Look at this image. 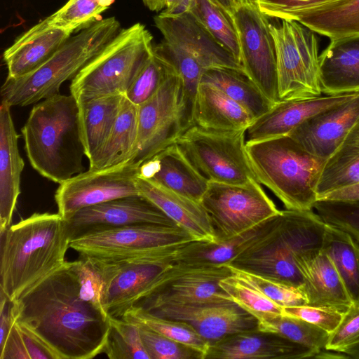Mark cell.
Instances as JSON below:
<instances>
[{
    "label": "cell",
    "mask_w": 359,
    "mask_h": 359,
    "mask_svg": "<svg viewBox=\"0 0 359 359\" xmlns=\"http://www.w3.org/2000/svg\"><path fill=\"white\" fill-rule=\"evenodd\" d=\"M144 310L160 318L185 322L210 343L258 326L254 316L231 299L168 303Z\"/></svg>",
    "instance_id": "e0dca14e"
},
{
    "label": "cell",
    "mask_w": 359,
    "mask_h": 359,
    "mask_svg": "<svg viewBox=\"0 0 359 359\" xmlns=\"http://www.w3.org/2000/svg\"><path fill=\"white\" fill-rule=\"evenodd\" d=\"M200 82L210 83L243 106L254 120L273 105L258 86L243 71L231 68H212L202 75Z\"/></svg>",
    "instance_id": "836d02e7"
},
{
    "label": "cell",
    "mask_w": 359,
    "mask_h": 359,
    "mask_svg": "<svg viewBox=\"0 0 359 359\" xmlns=\"http://www.w3.org/2000/svg\"><path fill=\"white\" fill-rule=\"evenodd\" d=\"M359 341V306L352 304L334 331L330 333L325 349L344 353Z\"/></svg>",
    "instance_id": "c3c4849f"
},
{
    "label": "cell",
    "mask_w": 359,
    "mask_h": 359,
    "mask_svg": "<svg viewBox=\"0 0 359 359\" xmlns=\"http://www.w3.org/2000/svg\"><path fill=\"white\" fill-rule=\"evenodd\" d=\"M231 269L232 273L250 283L282 307L306 305V297L300 288L233 267Z\"/></svg>",
    "instance_id": "ee69618b"
},
{
    "label": "cell",
    "mask_w": 359,
    "mask_h": 359,
    "mask_svg": "<svg viewBox=\"0 0 359 359\" xmlns=\"http://www.w3.org/2000/svg\"><path fill=\"white\" fill-rule=\"evenodd\" d=\"M325 227L312 210H280L273 227L226 264L302 290L303 267L322 250Z\"/></svg>",
    "instance_id": "3957f363"
},
{
    "label": "cell",
    "mask_w": 359,
    "mask_h": 359,
    "mask_svg": "<svg viewBox=\"0 0 359 359\" xmlns=\"http://www.w3.org/2000/svg\"><path fill=\"white\" fill-rule=\"evenodd\" d=\"M192 110L181 77L173 74L151 98L138 106V137L133 161L141 165L175 143L194 126Z\"/></svg>",
    "instance_id": "4fadbf2b"
},
{
    "label": "cell",
    "mask_w": 359,
    "mask_h": 359,
    "mask_svg": "<svg viewBox=\"0 0 359 359\" xmlns=\"http://www.w3.org/2000/svg\"><path fill=\"white\" fill-rule=\"evenodd\" d=\"M163 40L154 48L181 77L192 107L203 74L212 68L243 71L234 57L222 47L191 12L168 15L161 12L154 18ZM193 111V110H192Z\"/></svg>",
    "instance_id": "52a82bcc"
},
{
    "label": "cell",
    "mask_w": 359,
    "mask_h": 359,
    "mask_svg": "<svg viewBox=\"0 0 359 359\" xmlns=\"http://www.w3.org/2000/svg\"><path fill=\"white\" fill-rule=\"evenodd\" d=\"M273 37L280 100L320 97L317 33L294 20L269 22Z\"/></svg>",
    "instance_id": "30bf717a"
},
{
    "label": "cell",
    "mask_w": 359,
    "mask_h": 359,
    "mask_svg": "<svg viewBox=\"0 0 359 359\" xmlns=\"http://www.w3.org/2000/svg\"><path fill=\"white\" fill-rule=\"evenodd\" d=\"M282 315L301 318L331 333L339 324L344 312L330 307L302 305L283 307Z\"/></svg>",
    "instance_id": "f907efd6"
},
{
    "label": "cell",
    "mask_w": 359,
    "mask_h": 359,
    "mask_svg": "<svg viewBox=\"0 0 359 359\" xmlns=\"http://www.w3.org/2000/svg\"><path fill=\"white\" fill-rule=\"evenodd\" d=\"M175 74L177 73L174 67L154 48L152 55L127 90L125 97L138 107L151 98L163 83Z\"/></svg>",
    "instance_id": "60d3db41"
},
{
    "label": "cell",
    "mask_w": 359,
    "mask_h": 359,
    "mask_svg": "<svg viewBox=\"0 0 359 359\" xmlns=\"http://www.w3.org/2000/svg\"><path fill=\"white\" fill-rule=\"evenodd\" d=\"M231 273L226 264L196 266L172 262L156 276L152 294L135 306L146 309L168 303L230 299L219 281Z\"/></svg>",
    "instance_id": "2e32d148"
},
{
    "label": "cell",
    "mask_w": 359,
    "mask_h": 359,
    "mask_svg": "<svg viewBox=\"0 0 359 359\" xmlns=\"http://www.w3.org/2000/svg\"><path fill=\"white\" fill-rule=\"evenodd\" d=\"M244 72L273 104L280 102L274 43L269 18L257 4L238 6L232 13Z\"/></svg>",
    "instance_id": "9a60e30c"
},
{
    "label": "cell",
    "mask_w": 359,
    "mask_h": 359,
    "mask_svg": "<svg viewBox=\"0 0 359 359\" xmlns=\"http://www.w3.org/2000/svg\"><path fill=\"white\" fill-rule=\"evenodd\" d=\"M219 285L231 301L255 318L260 315L282 314L283 307L233 273L221 280Z\"/></svg>",
    "instance_id": "b9f144b4"
},
{
    "label": "cell",
    "mask_w": 359,
    "mask_h": 359,
    "mask_svg": "<svg viewBox=\"0 0 359 359\" xmlns=\"http://www.w3.org/2000/svg\"><path fill=\"white\" fill-rule=\"evenodd\" d=\"M72 32L50 25L43 19L19 36L6 48L3 59L8 78H18L35 70L49 60L71 36Z\"/></svg>",
    "instance_id": "603a6c76"
},
{
    "label": "cell",
    "mask_w": 359,
    "mask_h": 359,
    "mask_svg": "<svg viewBox=\"0 0 359 359\" xmlns=\"http://www.w3.org/2000/svg\"><path fill=\"white\" fill-rule=\"evenodd\" d=\"M122 318L191 346L202 352L205 358L210 342L185 322L160 318L139 306H133L127 311Z\"/></svg>",
    "instance_id": "f35d334b"
},
{
    "label": "cell",
    "mask_w": 359,
    "mask_h": 359,
    "mask_svg": "<svg viewBox=\"0 0 359 359\" xmlns=\"http://www.w3.org/2000/svg\"><path fill=\"white\" fill-rule=\"evenodd\" d=\"M319 61L323 93H359V34L331 39Z\"/></svg>",
    "instance_id": "484cf974"
},
{
    "label": "cell",
    "mask_w": 359,
    "mask_h": 359,
    "mask_svg": "<svg viewBox=\"0 0 359 359\" xmlns=\"http://www.w3.org/2000/svg\"><path fill=\"white\" fill-rule=\"evenodd\" d=\"M121 29L115 17L97 19L83 27L35 70L20 77H7L1 88V102L25 107L60 94L61 85L73 79Z\"/></svg>",
    "instance_id": "5b68a950"
},
{
    "label": "cell",
    "mask_w": 359,
    "mask_h": 359,
    "mask_svg": "<svg viewBox=\"0 0 359 359\" xmlns=\"http://www.w3.org/2000/svg\"><path fill=\"white\" fill-rule=\"evenodd\" d=\"M246 130L219 131L194 125L175 143L209 182L244 184L257 181L246 151Z\"/></svg>",
    "instance_id": "8fae6325"
},
{
    "label": "cell",
    "mask_w": 359,
    "mask_h": 359,
    "mask_svg": "<svg viewBox=\"0 0 359 359\" xmlns=\"http://www.w3.org/2000/svg\"><path fill=\"white\" fill-rule=\"evenodd\" d=\"M138 137V107L126 97L112 130L89 168L102 169L133 161Z\"/></svg>",
    "instance_id": "1f68e13d"
},
{
    "label": "cell",
    "mask_w": 359,
    "mask_h": 359,
    "mask_svg": "<svg viewBox=\"0 0 359 359\" xmlns=\"http://www.w3.org/2000/svg\"><path fill=\"white\" fill-rule=\"evenodd\" d=\"M140 164L133 161L90 169L60 184L55 194L57 213L68 221L80 210L114 199L140 194L137 185Z\"/></svg>",
    "instance_id": "5bb4252c"
},
{
    "label": "cell",
    "mask_w": 359,
    "mask_h": 359,
    "mask_svg": "<svg viewBox=\"0 0 359 359\" xmlns=\"http://www.w3.org/2000/svg\"><path fill=\"white\" fill-rule=\"evenodd\" d=\"M114 0H69L49 15L46 21L52 26L74 32L90 25L114 3Z\"/></svg>",
    "instance_id": "7bdbcfd3"
},
{
    "label": "cell",
    "mask_w": 359,
    "mask_h": 359,
    "mask_svg": "<svg viewBox=\"0 0 359 359\" xmlns=\"http://www.w3.org/2000/svg\"><path fill=\"white\" fill-rule=\"evenodd\" d=\"M302 290L306 305L345 312L353 302L331 258L323 250L306 262Z\"/></svg>",
    "instance_id": "f1b7e54d"
},
{
    "label": "cell",
    "mask_w": 359,
    "mask_h": 359,
    "mask_svg": "<svg viewBox=\"0 0 359 359\" xmlns=\"http://www.w3.org/2000/svg\"><path fill=\"white\" fill-rule=\"evenodd\" d=\"M66 222L71 239L86 231L103 228L138 224L177 226L159 208L141 194L83 208Z\"/></svg>",
    "instance_id": "d6986e66"
},
{
    "label": "cell",
    "mask_w": 359,
    "mask_h": 359,
    "mask_svg": "<svg viewBox=\"0 0 359 359\" xmlns=\"http://www.w3.org/2000/svg\"><path fill=\"white\" fill-rule=\"evenodd\" d=\"M359 182V123L326 161L318 187V200L333 190Z\"/></svg>",
    "instance_id": "d590c367"
},
{
    "label": "cell",
    "mask_w": 359,
    "mask_h": 359,
    "mask_svg": "<svg viewBox=\"0 0 359 359\" xmlns=\"http://www.w3.org/2000/svg\"><path fill=\"white\" fill-rule=\"evenodd\" d=\"M359 123V94L306 120L288 135L311 154L328 160Z\"/></svg>",
    "instance_id": "ffe728a7"
},
{
    "label": "cell",
    "mask_w": 359,
    "mask_h": 359,
    "mask_svg": "<svg viewBox=\"0 0 359 359\" xmlns=\"http://www.w3.org/2000/svg\"><path fill=\"white\" fill-rule=\"evenodd\" d=\"M344 353L348 358L359 359V341L348 348Z\"/></svg>",
    "instance_id": "11a10c76"
},
{
    "label": "cell",
    "mask_w": 359,
    "mask_h": 359,
    "mask_svg": "<svg viewBox=\"0 0 359 359\" xmlns=\"http://www.w3.org/2000/svg\"><path fill=\"white\" fill-rule=\"evenodd\" d=\"M224 6L230 11L232 14L233 11L235 8H236L235 4H233L232 0H219Z\"/></svg>",
    "instance_id": "9f6ffc18"
},
{
    "label": "cell",
    "mask_w": 359,
    "mask_h": 359,
    "mask_svg": "<svg viewBox=\"0 0 359 359\" xmlns=\"http://www.w3.org/2000/svg\"><path fill=\"white\" fill-rule=\"evenodd\" d=\"M313 208L325 223L348 232L359 244V201L318 200Z\"/></svg>",
    "instance_id": "bcb514c9"
},
{
    "label": "cell",
    "mask_w": 359,
    "mask_h": 359,
    "mask_svg": "<svg viewBox=\"0 0 359 359\" xmlns=\"http://www.w3.org/2000/svg\"><path fill=\"white\" fill-rule=\"evenodd\" d=\"M236 7L243 6V5H248V4H257V0H232Z\"/></svg>",
    "instance_id": "6f0895ef"
},
{
    "label": "cell",
    "mask_w": 359,
    "mask_h": 359,
    "mask_svg": "<svg viewBox=\"0 0 359 359\" xmlns=\"http://www.w3.org/2000/svg\"><path fill=\"white\" fill-rule=\"evenodd\" d=\"M11 107H0V235L11 225L20 194V180L25 163L18 149V139L13 121Z\"/></svg>",
    "instance_id": "d4e9b609"
},
{
    "label": "cell",
    "mask_w": 359,
    "mask_h": 359,
    "mask_svg": "<svg viewBox=\"0 0 359 359\" xmlns=\"http://www.w3.org/2000/svg\"><path fill=\"white\" fill-rule=\"evenodd\" d=\"M0 359H52V358L44 348L15 321L5 345L0 348Z\"/></svg>",
    "instance_id": "7dc6e473"
},
{
    "label": "cell",
    "mask_w": 359,
    "mask_h": 359,
    "mask_svg": "<svg viewBox=\"0 0 359 359\" xmlns=\"http://www.w3.org/2000/svg\"><path fill=\"white\" fill-rule=\"evenodd\" d=\"M316 355L313 350L280 334L256 329L210 343L204 359H303Z\"/></svg>",
    "instance_id": "44dd1931"
},
{
    "label": "cell",
    "mask_w": 359,
    "mask_h": 359,
    "mask_svg": "<svg viewBox=\"0 0 359 359\" xmlns=\"http://www.w3.org/2000/svg\"><path fill=\"white\" fill-rule=\"evenodd\" d=\"M13 302L18 325L52 359H91L104 353L109 316L82 296L72 262Z\"/></svg>",
    "instance_id": "6da1fadb"
},
{
    "label": "cell",
    "mask_w": 359,
    "mask_h": 359,
    "mask_svg": "<svg viewBox=\"0 0 359 359\" xmlns=\"http://www.w3.org/2000/svg\"><path fill=\"white\" fill-rule=\"evenodd\" d=\"M319 200L339 201H359V182L328 192Z\"/></svg>",
    "instance_id": "816d5d0a"
},
{
    "label": "cell",
    "mask_w": 359,
    "mask_h": 359,
    "mask_svg": "<svg viewBox=\"0 0 359 359\" xmlns=\"http://www.w3.org/2000/svg\"><path fill=\"white\" fill-rule=\"evenodd\" d=\"M90 259L96 264L102 278L103 309L109 316L114 318H122L127 311L149 297L156 276L174 261L140 259L104 262Z\"/></svg>",
    "instance_id": "ac0fdd59"
},
{
    "label": "cell",
    "mask_w": 359,
    "mask_h": 359,
    "mask_svg": "<svg viewBox=\"0 0 359 359\" xmlns=\"http://www.w3.org/2000/svg\"><path fill=\"white\" fill-rule=\"evenodd\" d=\"M194 0H165L162 13L168 15H180L190 11Z\"/></svg>",
    "instance_id": "f5cc1de1"
},
{
    "label": "cell",
    "mask_w": 359,
    "mask_h": 359,
    "mask_svg": "<svg viewBox=\"0 0 359 359\" xmlns=\"http://www.w3.org/2000/svg\"><path fill=\"white\" fill-rule=\"evenodd\" d=\"M256 318L259 330L280 334L313 350L316 355L325 349L330 333L304 320L282 314L260 315Z\"/></svg>",
    "instance_id": "74e56055"
},
{
    "label": "cell",
    "mask_w": 359,
    "mask_h": 359,
    "mask_svg": "<svg viewBox=\"0 0 359 359\" xmlns=\"http://www.w3.org/2000/svg\"><path fill=\"white\" fill-rule=\"evenodd\" d=\"M124 98V95H112L77 102L81 136L89 162L107 142Z\"/></svg>",
    "instance_id": "4dcf8cb0"
},
{
    "label": "cell",
    "mask_w": 359,
    "mask_h": 359,
    "mask_svg": "<svg viewBox=\"0 0 359 359\" xmlns=\"http://www.w3.org/2000/svg\"><path fill=\"white\" fill-rule=\"evenodd\" d=\"M153 36L136 23L115 38L72 79L70 94L77 102L124 95L153 54Z\"/></svg>",
    "instance_id": "ba28073f"
},
{
    "label": "cell",
    "mask_w": 359,
    "mask_h": 359,
    "mask_svg": "<svg viewBox=\"0 0 359 359\" xmlns=\"http://www.w3.org/2000/svg\"><path fill=\"white\" fill-rule=\"evenodd\" d=\"M196 240L180 226L138 224L95 229L70 241L80 257L104 262L173 259L188 242Z\"/></svg>",
    "instance_id": "9c48e42d"
},
{
    "label": "cell",
    "mask_w": 359,
    "mask_h": 359,
    "mask_svg": "<svg viewBox=\"0 0 359 359\" xmlns=\"http://www.w3.org/2000/svg\"><path fill=\"white\" fill-rule=\"evenodd\" d=\"M137 185L141 195L155 204L177 225L189 231L196 240L214 241L208 215L201 203L139 175Z\"/></svg>",
    "instance_id": "4316f807"
},
{
    "label": "cell",
    "mask_w": 359,
    "mask_h": 359,
    "mask_svg": "<svg viewBox=\"0 0 359 359\" xmlns=\"http://www.w3.org/2000/svg\"><path fill=\"white\" fill-rule=\"evenodd\" d=\"M139 176L199 203L209 183L176 143L142 163Z\"/></svg>",
    "instance_id": "cb8c5ba5"
},
{
    "label": "cell",
    "mask_w": 359,
    "mask_h": 359,
    "mask_svg": "<svg viewBox=\"0 0 359 359\" xmlns=\"http://www.w3.org/2000/svg\"><path fill=\"white\" fill-rule=\"evenodd\" d=\"M358 94L281 100L252 122L245 132V143L288 135L311 116L343 103Z\"/></svg>",
    "instance_id": "7402d4cb"
},
{
    "label": "cell",
    "mask_w": 359,
    "mask_h": 359,
    "mask_svg": "<svg viewBox=\"0 0 359 359\" xmlns=\"http://www.w3.org/2000/svg\"><path fill=\"white\" fill-rule=\"evenodd\" d=\"M322 250L333 261L353 304L359 306V244L348 232L326 223Z\"/></svg>",
    "instance_id": "e575fe53"
},
{
    "label": "cell",
    "mask_w": 359,
    "mask_h": 359,
    "mask_svg": "<svg viewBox=\"0 0 359 359\" xmlns=\"http://www.w3.org/2000/svg\"><path fill=\"white\" fill-rule=\"evenodd\" d=\"M137 325L150 359H204L203 353L198 350L167 337L144 325Z\"/></svg>",
    "instance_id": "f6af8a7d"
},
{
    "label": "cell",
    "mask_w": 359,
    "mask_h": 359,
    "mask_svg": "<svg viewBox=\"0 0 359 359\" xmlns=\"http://www.w3.org/2000/svg\"><path fill=\"white\" fill-rule=\"evenodd\" d=\"M110 328L104 353L110 359H150L140 328L122 318L109 316Z\"/></svg>",
    "instance_id": "ab89813d"
},
{
    "label": "cell",
    "mask_w": 359,
    "mask_h": 359,
    "mask_svg": "<svg viewBox=\"0 0 359 359\" xmlns=\"http://www.w3.org/2000/svg\"><path fill=\"white\" fill-rule=\"evenodd\" d=\"M257 181L287 210H313L327 160L309 153L289 135L246 143Z\"/></svg>",
    "instance_id": "8992f818"
},
{
    "label": "cell",
    "mask_w": 359,
    "mask_h": 359,
    "mask_svg": "<svg viewBox=\"0 0 359 359\" xmlns=\"http://www.w3.org/2000/svg\"><path fill=\"white\" fill-rule=\"evenodd\" d=\"M241 64V48L232 14L219 0H194L190 11Z\"/></svg>",
    "instance_id": "8d00e7d4"
},
{
    "label": "cell",
    "mask_w": 359,
    "mask_h": 359,
    "mask_svg": "<svg viewBox=\"0 0 359 359\" xmlns=\"http://www.w3.org/2000/svg\"><path fill=\"white\" fill-rule=\"evenodd\" d=\"M194 125L207 130L247 129L254 121L250 113L216 86L200 82L194 97Z\"/></svg>",
    "instance_id": "83f0119b"
},
{
    "label": "cell",
    "mask_w": 359,
    "mask_h": 359,
    "mask_svg": "<svg viewBox=\"0 0 359 359\" xmlns=\"http://www.w3.org/2000/svg\"><path fill=\"white\" fill-rule=\"evenodd\" d=\"M21 132L27 157L43 177L60 184L83 172L79 106L71 94L35 104Z\"/></svg>",
    "instance_id": "277c9868"
},
{
    "label": "cell",
    "mask_w": 359,
    "mask_h": 359,
    "mask_svg": "<svg viewBox=\"0 0 359 359\" xmlns=\"http://www.w3.org/2000/svg\"><path fill=\"white\" fill-rule=\"evenodd\" d=\"M278 214L244 233L225 241L216 243L194 240L188 242L178 252L173 262L196 266H218L226 264L267 233L275 225Z\"/></svg>",
    "instance_id": "f546056e"
},
{
    "label": "cell",
    "mask_w": 359,
    "mask_h": 359,
    "mask_svg": "<svg viewBox=\"0 0 359 359\" xmlns=\"http://www.w3.org/2000/svg\"><path fill=\"white\" fill-rule=\"evenodd\" d=\"M0 237V292L12 302L66 262L71 241L66 220L48 212L11 224Z\"/></svg>",
    "instance_id": "7a4b0ae2"
},
{
    "label": "cell",
    "mask_w": 359,
    "mask_h": 359,
    "mask_svg": "<svg viewBox=\"0 0 359 359\" xmlns=\"http://www.w3.org/2000/svg\"><path fill=\"white\" fill-rule=\"evenodd\" d=\"M201 203L216 243L241 235L280 212L255 180L239 185L209 182Z\"/></svg>",
    "instance_id": "7c38bea8"
},
{
    "label": "cell",
    "mask_w": 359,
    "mask_h": 359,
    "mask_svg": "<svg viewBox=\"0 0 359 359\" xmlns=\"http://www.w3.org/2000/svg\"><path fill=\"white\" fill-rule=\"evenodd\" d=\"M165 0H142L145 6L150 11L158 12L165 8Z\"/></svg>",
    "instance_id": "db71d44e"
},
{
    "label": "cell",
    "mask_w": 359,
    "mask_h": 359,
    "mask_svg": "<svg viewBox=\"0 0 359 359\" xmlns=\"http://www.w3.org/2000/svg\"><path fill=\"white\" fill-rule=\"evenodd\" d=\"M330 40L359 34V0H335L300 14L296 19Z\"/></svg>",
    "instance_id": "d6a6232c"
},
{
    "label": "cell",
    "mask_w": 359,
    "mask_h": 359,
    "mask_svg": "<svg viewBox=\"0 0 359 359\" xmlns=\"http://www.w3.org/2000/svg\"><path fill=\"white\" fill-rule=\"evenodd\" d=\"M335 0H257L261 12L269 19L294 20L304 12Z\"/></svg>",
    "instance_id": "681fc988"
}]
</instances>
